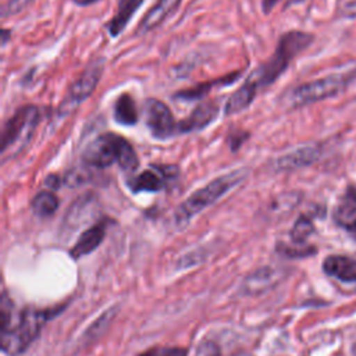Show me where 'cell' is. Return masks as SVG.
<instances>
[{
    "instance_id": "6da1fadb",
    "label": "cell",
    "mask_w": 356,
    "mask_h": 356,
    "mask_svg": "<svg viewBox=\"0 0 356 356\" xmlns=\"http://www.w3.org/2000/svg\"><path fill=\"white\" fill-rule=\"evenodd\" d=\"M3 298L1 306V350L10 356L24 352L39 335L44 323L54 314V310H24L14 320L11 305Z\"/></svg>"
},
{
    "instance_id": "7a4b0ae2",
    "label": "cell",
    "mask_w": 356,
    "mask_h": 356,
    "mask_svg": "<svg viewBox=\"0 0 356 356\" xmlns=\"http://www.w3.org/2000/svg\"><path fill=\"white\" fill-rule=\"evenodd\" d=\"M82 160L90 168H106L117 163L127 172H134L139 165L132 145L113 132L103 134L92 140L83 150Z\"/></svg>"
},
{
    "instance_id": "3957f363",
    "label": "cell",
    "mask_w": 356,
    "mask_h": 356,
    "mask_svg": "<svg viewBox=\"0 0 356 356\" xmlns=\"http://www.w3.org/2000/svg\"><path fill=\"white\" fill-rule=\"evenodd\" d=\"M314 36L303 31H289L278 39L273 56L261 64L249 78L257 88H266L274 83L288 68L291 61L313 43Z\"/></svg>"
},
{
    "instance_id": "277c9868",
    "label": "cell",
    "mask_w": 356,
    "mask_h": 356,
    "mask_svg": "<svg viewBox=\"0 0 356 356\" xmlns=\"http://www.w3.org/2000/svg\"><path fill=\"white\" fill-rule=\"evenodd\" d=\"M246 175V170H234L225 175L217 177L210 181L203 188L195 191L189 197H186L175 210V222L178 225H185L189 222L196 214L216 203L220 197H222L227 192H229L234 186H236Z\"/></svg>"
},
{
    "instance_id": "5b68a950",
    "label": "cell",
    "mask_w": 356,
    "mask_h": 356,
    "mask_svg": "<svg viewBox=\"0 0 356 356\" xmlns=\"http://www.w3.org/2000/svg\"><path fill=\"white\" fill-rule=\"evenodd\" d=\"M40 113L33 104L19 107L4 124L1 132V159H7L19 153L31 140L36 125L39 124Z\"/></svg>"
},
{
    "instance_id": "8992f818",
    "label": "cell",
    "mask_w": 356,
    "mask_h": 356,
    "mask_svg": "<svg viewBox=\"0 0 356 356\" xmlns=\"http://www.w3.org/2000/svg\"><path fill=\"white\" fill-rule=\"evenodd\" d=\"M356 72L331 74L312 82L302 83L286 93V104L289 107H303L342 93L353 81Z\"/></svg>"
},
{
    "instance_id": "52a82bcc",
    "label": "cell",
    "mask_w": 356,
    "mask_h": 356,
    "mask_svg": "<svg viewBox=\"0 0 356 356\" xmlns=\"http://www.w3.org/2000/svg\"><path fill=\"white\" fill-rule=\"evenodd\" d=\"M104 61L102 58H97L92 61L86 70L78 76V79L74 81V83L70 86L65 99L61 102L58 107V115L67 117L71 111H74L83 100H86L93 90L96 89L102 74H103Z\"/></svg>"
},
{
    "instance_id": "ba28073f",
    "label": "cell",
    "mask_w": 356,
    "mask_h": 356,
    "mask_svg": "<svg viewBox=\"0 0 356 356\" xmlns=\"http://www.w3.org/2000/svg\"><path fill=\"white\" fill-rule=\"evenodd\" d=\"M145 122L156 139H167L177 134V124L168 106L159 99H147L145 103Z\"/></svg>"
},
{
    "instance_id": "9c48e42d",
    "label": "cell",
    "mask_w": 356,
    "mask_h": 356,
    "mask_svg": "<svg viewBox=\"0 0 356 356\" xmlns=\"http://www.w3.org/2000/svg\"><path fill=\"white\" fill-rule=\"evenodd\" d=\"M178 167L168 164V165H150L143 172L135 175L128 181V186L134 193L139 192H159L164 189L168 182L178 177Z\"/></svg>"
},
{
    "instance_id": "30bf717a",
    "label": "cell",
    "mask_w": 356,
    "mask_h": 356,
    "mask_svg": "<svg viewBox=\"0 0 356 356\" xmlns=\"http://www.w3.org/2000/svg\"><path fill=\"white\" fill-rule=\"evenodd\" d=\"M323 153V149L318 143H307L302 145L282 156H280L274 161V167L277 171H295L316 163Z\"/></svg>"
},
{
    "instance_id": "8fae6325",
    "label": "cell",
    "mask_w": 356,
    "mask_h": 356,
    "mask_svg": "<svg viewBox=\"0 0 356 356\" xmlns=\"http://www.w3.org/2000/svg\"><path fill=\"white\" fill-rule=\"evenodd\" d=\"M220 107L216 102H206L196 106L192 113L177 124V134H188L204 129L218 115Z\"/></svg>"
},
{
    "instance_id": "7c38bea8",
    "label": "cell",
    "mask_w": 356,
    "mask_h": 356,
    "mask_svg": "<svg viewBox=\"0 0 356 356\" xmlns=\"http://www.w3.org/2000/svg\"><path fill=\"white\" fill-rule=\"evenodd\" d=\"M106 228H107V222L99 221L92 227H89L88 229H85L78 238V241L75 242V245L72 246V249L70 250L71 256L74 259H79L88 253H92L104 239Z\"/></svg>"
},
{
    "instance_id": "4fadbf2b",
    "label": "cell",
    "mask_w": 356,
    "mask_h": 356,
    "mask_svg": "<svg viewBox=\"0 0 356 356\" xmlns=\"http://www.w3.org/2000/svg\"><path fill=\"white\" fill-rule=\"evenodd\" d=\"M181 0H157L139 22L138 32L146 33L164 22L179 6Z\"/></svg>"
},
{
    "instance_id": "5bb4252c",
    "label": "cell",
    "mask_w": 356,
    "mask_h": 356,
    "mask_svg": "<svg viewBox=\"0 0 356 356\" xmlns=\"http://www.w3.org/2000/svg\"><path fill=\"white\" fill-rule=\"evenodd\" d=\"M323 268L325 274L343 281L356 282V259L348 256H330L324 260Z\"/></svg>"
},
{
    "instance_id": "9a60e30c",
    "label": "cell",
    "mask_w": 356,
    "mask_h": 356,
    "mask_svg": "<svg viewBox=\"0 0 356 356\" xmlns=\"http://www.w3.org/2000/svg\"><path fill=\"white\" fill-rule=\"evenodd\" d=\"M334 216L341 227L356 234V186H348Z\"/></svg>"
},
{
    "instance_id": "2e32d148",
    "label": "cell",
    "mask_w": 356,
    "mask_h": 356,
    "mask_svg": "<svg viewBox=\"0 0 356 356\" xmlns=\"http://www.w3.org/2000/svg\"><path fill=\"white\" fill-rule=\"evenodd\" d=\"M257 85L248 78L246 82L243 85H241L227 100L225 107H224V114L225 115H231V114H236L242 110H245L246 107H249V104L253 102V99L256 97V92H257Z\"/></svg>"
},
{
    "instance_id": "e0dca14e",
    "label": "cell",
    "mask_w": 356,
    "mask_h": 356,
    "mask_svg": "<svg viewBox=\"0 0 356 356\" xmlns=\"http://www.w3.org/2000/svg\"><path fill=\"white\" fill-rule=\"evenodd\" d=\"M239 76H241V72L236 71V72L228 74L225 76H221V78H217V79H213V81L197 83L193 88H188V89H184V90H179V92L175 93L174 97L179 99V100H196V99H200V97L206 96L209 93V90L213 89V88L227 86V85L234 83Z\"/></svg>"
},
{
    "instance_id": "ac0fdd59",
    "label": "cell",
    "mask_w": 356,
    "mask_h": 356,
    "mask_svg": "<svg viewBox=\"0 0 356 356\" xmlns=\"http://www.w3.org/2000/svg\"><path fill=\"white\" fill-rule=\"evenodd\" d=\"M143 0H120L118 8L115 11V15L113 19L107 24V31L110 36L117 38L128 25L131 17L136 13V10L140 7Z\"/></svg>"
},
{
    "instance_id": "d6986e66",
    "label": "cell",
    "mask_w": 356,
    "mask_h": 356,
    "mask_svg": "<svg viewBox=\"0 0 356 356\" xmlns=\"http://www.w3.org/2000/svg\"><path fill=\"white\" fill-rule=\"evenodd\" d=\"M278 278H280L278 270L271 268V267L260 268V270L254 271L253 274H250L249 277H246V280L243 281V291L248 293L263 292L267 288L273 286Z\"/></svg>"
},
{
    "instance_id": "ffe728a7",
    "label": "cell",
    "mask_w": 356,
    "mask_h": 356,
    "mask_svg": "<svg viewBox=\"0 0 356 356\" xmlns=\"http://www.w3.org/2000/svg\"><path fill=\"white\" fill-rule=\"evenodd\" d=\"M114 120L125 127H132L138 122V110L134 99L128 93H121L114 102Z\"/></svg>"
},
{
    "instance_id": "44dd1931",
    "label": "cell",
    "mask_w": 356,
    "mask_h": 356,
    "mask_svg": "<svg viewBox=\"0 0 356 356\" xmlns=\"http://www.w3.org/2000/svg\"><path fill=\"white\" fill-rule=\"evenodd\" d=\"M58 209V199L50 191H42L32 199V210L40 218H47Z\"/></svg>"
},
{
    "instance_id": "7402d4cb",
    "label": "cell",
    "mask_w": 356,
    "mask_h": 356,
    "mask_svg": "<svg viewBox=\"0 0 356 356\" xmlns=\"http://www.w3.org/2000/svg\"><path fill=\"white\" fill-rule=\"evenodd\" d=\"M313 231H314V225H313L312 220L306 216H300L295 221V224L291 229V239L296 245H303L306 242V239L313 234Z\"/></svg>"
},
{
    "instance_id": "603a6c76",
    "label": "cell",
    "mask_w": 356,
    "mask_h": 356,
    "mask_svg": "<svg viewBox=\"0 0 356 356\" xmlns=\"http://www.w3.org/2000/svg\"><path fill=\"white\" fill-rule=\"evenodd\" d=\"M90 179V171L88 168H74L65 172L61 178V184L67 186H78Z\"/></svg>"
},
{
    "instance_id": "cb8c5ba5",
    "label": "cell",
    "mask_w": 356,
    "mask_h": 356,
    "mask_svg": "<svg viewBox=\"0 0 356 356\" xmlns=\"http://www.w3.org/2000/svg\"><path fill=\"white\" fill-rule=\"evenodd\" d=\"M33 0H8L6 6L3 7L1 15L3 17H11L18 13H21L24 8H26Z\"/></svg>"
},
{
    "instance_id": "d4e9b609",
    "label": "cell",
    "mask_w": 356,
    "mask_h": 356,
    "mask_svg": "<svg viewBox=\"0 0 356 356\" xmlns=\"http://www.w3.org/2000/svg\"><path fill=\"white\" fill-rule=\"evenodd\" d=\"M249 136L248 132L245 131H235L232 132L229 136H228V143H229V147L232 152L238 150L241 147V145L246 140V138Z\"/></svg>"
},
{
    "instance_id": "484cf974",
    "label": "cell",
    "mask_w": 356,
    "mask_h": 356,
    "mask_svg": "<svg viewBox=\"0 0 356 356\" xmlns=\"http://www.w3.org/2000/svg\"><path fill=\"white\" fill-rule=\"evenodd\" d=\"M280 252H282L286 256H291V257H302V256H306L309 253H313L314 250L312 248H299V249H293V248H289V246H280Z\"/></svg>"
},
{
    "instance_id": "4316f807",
    "label": "cell",
    "mask_w": 356,
    "mask_h": 356,
    "mask_svg": "<svg viewBox=\"0 0 356 356\" xmlns=\"http://www.w3.org/2000/svg\"><path fill=\"white\" fill-rule=\"evenodd\" d=\"M168 355H179V350H157V349H152L147 350L139 356H168Z\"/></svg>"
},
{
    "instance_id": "83f0119b",
    "label": "cell",
    "mask_w": 356,
    "mask_h": 356,
    "mask_svg": "<svg viewBox=\"0 0 356 356\" xmlns=\"http://www.w3.org/2000/svg\"><path fill=\"white\" fill-rule=\"evenodd\" d=\"M278 1H280V0H261L263 13H264V14H268V13L275 7V4H277Z\"/></svg>"
},
{
    "instance_id": "f1b7e54d",
    "label": "cell",
    "mask_w": 356,
    "mask_h": 356,
    "mask_svg": "<svg viewBox=\"0 0 356 356\" xmlns=\"http://www.w3.org/2000/svg\"><path fill=\"white\" fill-rule=\"evenodd\" d=\"M76 6H89V4H93V3H96V1H99V0H72Z\"/></svg>"
},
{
    "instance_id": "f546056e",
    "label": "cell",
    "mask_w": 356,
    "mask_h": 356,
    "mask_svg": "<svg viewBox=\"0 0 356 356\" xmlns=\"http://www.w3.org/2000/svg\"><path fill=\"white\" fill-rule=\"evenodd\" d=\"M1 33H3V38H1V39H3V44H4V43L7 42V38H8V33H10V31H7V29H3V32H1Z\"/></svg>"
},
{
    "instance_id": "4dcf8cb0",
    "label": "cell",
    "mask_w": 356,
    "mask_h": 356,
    "mask_svg": "<svg viewBox=\"0 0 356 356\" xmlns=\"http://www.w3.org/2000/svg\"><path fill=\"white\" fill-rule=\"evenodd\" d=\"M302 1H305V0H288L286 6H293V4H298V3H302Z\"/></svg>"
},
{
    "instance_id": "1f68e13d",
    "label": "cell",
    "mask_w": 356,
    "mask_h": 356,
    "mask_svg": "<svg viewBox=\"0 0 356 356\" xmlns=\"http://www.w3.org/2000/svg\"><path fill=\"white\" fill-rule=\"evenodd\" d=\"M238 356H250V355H238Z\"/></svg>"
}]
</instances>
